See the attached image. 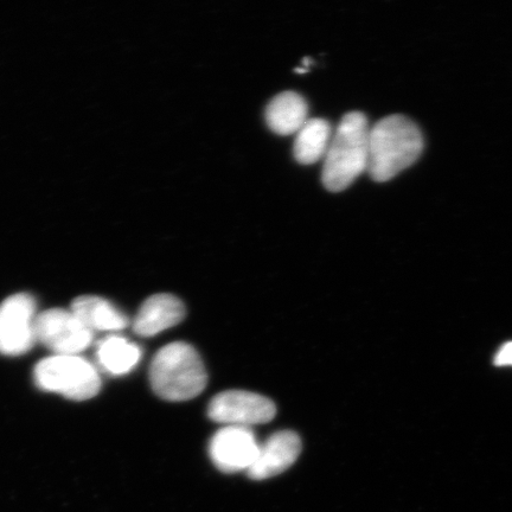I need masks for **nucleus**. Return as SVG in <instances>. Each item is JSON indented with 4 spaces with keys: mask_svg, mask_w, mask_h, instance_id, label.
I'll return each mask as SVG.
<instances>
[{
    "mask_svg": "<svg viewBox=\"0 0 512 512\" xmlns=\"http://www.w3.org/2000/svg\"><path fill=\"white\" fill-rule=\"evenodd\" d=\"M36 302L27 293H18L0 304V354L21 356L34 347Z\"/></svg>",
    "mask_w": 512,
    "mask_h": 512,
    "instance_id": "5",
    "label": "nucleus"
},
{
    "mask_svg": "<svg viewBox=\"0 0 512 512\" xmlns=\"http://www.w3.org/2000/svg\"><path fill=\"white\" fill-rule=\"evenodd\" d=\"M34 380L38 388L75 401L92 399L101 389L98 369L78 355L44 358L34 370Z\"/></svg>",
    "mask_w": 512,
    "mask_h": 512,
    "instance_id": "4",
    "label": "nucleus"
},
{
    "mask_svg": "<svg viewBox=\"0 0 512 512\" xmlns=\"http://www.w3.org/2000/svg\"><path fill=\"white\" fill-rule=\"evenodd\" d=\"M185 315L181 299L172 294H156L140 307L133 320V331L140 337H153L182 323Z\"/></svg>",
    "mask_w": 512,
    "mask_h": 512,
    "instance_id": "10",
    "label": "nucleus"
},
{
    "mask_svg": "<svg viewBox=\"0 0 512 512\" xmlns=\"http://www.w3.org/2000/svg\"><path fill=\"white\" fill-rule=\"evenodd\" d=\"M331 125L324 119H309L296 133L293 155L297 162L311 165L324 159L332 138Z\"/></svg>",
    "mask_w": 512,
    "mask_h": 512,
    "instance_id": "13",
    "label": "nucleus"
},
{
    "mask_svg": "<svg viewBox=\"0 0 512 512\" xmlns=\"http://www.w3.org/2000/svg\"><path fill=\"white\" fill-rule=\"evenodd\" d=\"M142 358V349L121 336H108L98 344L96 360L106 373L121 376L130 373Z\"/></svg>",
    "mask_w": 512,
    "mask_h": 512,
    "instance_id": "14",
    "label": "nucleus"
},
{
    "mask_svg": "<svg viewBox=\"0 0 512 512\" xmlns=\"http://www.w3.org/2000/svg\"><path fill=\"white\" fill-rule=\"evenodd\" d=\"M370 124L361 112L344 115L323 159L322 179L326 189L341 192L368 171Z\"/></svg>",
    "mask_w": 512,
    "mask_h": 512,
    "instance_id": "2",
    "label": "nucleus"
},
{
    "mask_svg": "<svg viewBox=\"0 0 512 512\" xmlns=\"http://www.w3.org/2000/svg\"><path fill=\"white\" fill-rule=\"evenodd\" d=\"M81 323L91 330L114 332L128 326V318L106 299L93 296L76 298L70 309Z\"/></svg>",
    "mask_w": 512,
    "mask_h": 512,
    "instance_id": "12",
    "label": "nucleus"
},
{
    "mask_svg": "<svg viewBox=\"0 0 512 512\" xmlns=\"http://www.w3.org/2000/svg\"><path fill=\"white\" fill-rule=\"evenodd\" d=\"M497 366H512V342L503 345L495 358Z\"/></svg>",
    "mask_w": 512,
    "mask_h": 512,
    "instance_id": "15",
    "label": "nucleus"
},
{
    "mask_svg": "<svg viewBox=\"0 0 512 512\" xmlns=\"http://www.w3.org/2000/svg\"><path fill=\"white\" fill-rule=\"evenodd\" d=\"M266 123L279 136H291L309 120V106L302 95L281 93L266 108Z\"/></svg>",
    "mask_w": 512,
    "mask_h": 512,
    "instance_id": "11",
    "label": "nucleus"
},
{
    "mask_svg": "<svg viewBox=\"0 0 512 512\" xmlns=\"http://www.w3.org/2000/svg\"><path fill=\"white\" fill-rule=\"evenodd\" d=\"M277 414L274 402L264 395L228 390L216 395L208 407L211 420L224 426L251 428L267 424Z\"/></svg>",
    "mask_w": 512,
    "mask_h": 512,
    "instance_id": "6",
    "label": "nucleus"
},
{
    "mask_svg": "<svg viewBox=\"0 0 512 512\" xmlns=\"http://www.w3.org/2000/svg\"><path fill=\"white\" fill-rule=\"evenodd\" d=\"M422 151L418 125L405 115H389L370 126L367 172L376 182H388L412 166Z\"/></svg>",
    "mask_w": 512,
    "mask_h": 512,
    "instance_id": "1",
    "label": "nucleus"
},
{
    "mask_svg": "<svg viewBox=\"0 0 512 512\" xmlns=\"http://www.w3.org/2000/svg\"><path fill=\"white\" fill-rule=\"evenodd\" d=\"M208 375L194 347L175 342L160 349L150 367V383L160 399L182 402L195 399L207 387Z\"/></svg>",
    "mask_w": 512,
    "mask_h": 512,
    "instance_id": "3",
    "label": "nucleus"
},
{
    "mask_svg": "<svg viewBox=\"0 0 512 512\" xmlns=\"http://www.w3.org/2000/svg\"><path fill=\"white\" fill-rule=\"evenodd\" d=\"M259 446L251 428L224 426L211 438L209 454L223 473L247 472L258 456Z\"/></svg>",
    "mask_w": 512,
    "mask_h": 512,
    "instance_id": "8",
    "label": "nucleus"
},
{
    "mask_svg": "<svg viewBox=\"0 0 512 512\" xmlns=\"http://www.w3.org/2000/svg\"><path fill=\"white\" fill-rule=\"evenodd\" d=\"M302 452V440L292 431L274 433L260 444L258 456L247 475L253 480H265L290 469Z\"/></svg>",
    "mask_w": 512,
    "mask_h": 512,
    "instance_id": "9",
    "label": "nucleus"
},
{
    "mask_svg": "<svg viewBox=\"0 0 512 512\" xmlns=\"http://www.w3.org/2000/svg\"><path fill=\"white\" fill-rule=\"evenodd\" d=\"M36 339L56 355H78L93 343L94 334L72 311L53 309L36 318Z\"/></svg>",
    "mask_w": 512,
    "mask_h": 512,
    "instance_id": "7",
    "label": "nucleus"
}]
</instances>
